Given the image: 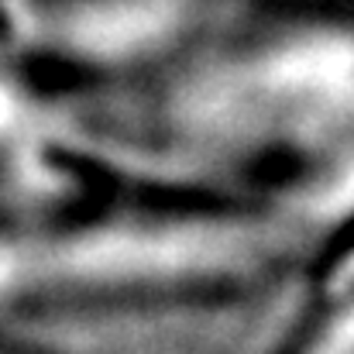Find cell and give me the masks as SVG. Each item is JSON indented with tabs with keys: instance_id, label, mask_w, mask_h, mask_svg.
I'll use <instances>...</instances> for the list:
<instances>
[{
	"instance_id": "6da1fadb",
	"label": "cell",
	"mask_w": 354,
	"mask_h": 354,
	"mask_svg": "<svg viewBox=\"0 0 354 354\" xmlns=\"http://www.w3.org/2000/svg\"><path fill=\"white\" fill-rule=\"evenodd\" d=\"M317 354H354V313L337 324V330L324 341V348Z\"/></svg>"
}]
</instances>
